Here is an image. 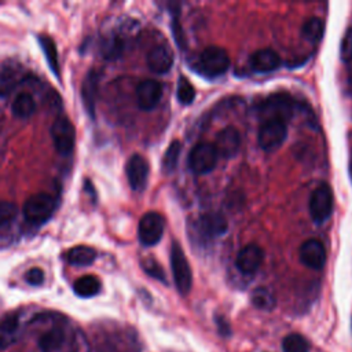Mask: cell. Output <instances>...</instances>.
<instances>
[{
	"label": "cell",
	"mask_w": 352,
	"mask_h": 352,
	"mask_svg": "<svg viewBox=\"0 0 352 352\" xmlns=\"http://www.w3.org/2000/svg\"><path fill=\"white\" fill-rule=\"evenodd\" d=\"M126 179L133 191L144 190L148 179V164L140 154H133L126 162Z\"/></svg>",
	"instance_id": "obj_11"
},
{
	"label": "cell",
	"mask_w": 352,
	"mask_h": 352,
	"mask_svg": "<svg viewBox=\"0 0 352 352\" xmlns=\"http://www.w3.org/2000/svg\"><path fill=\"white\" fill-rule=\"evenodd\" d=\"M51 139L55 150L62 155H69L76 143V129L66 117L56 118L51 125Z\"/></svg>",
	"instance_id": "obj_6"
},
{
	"label": "cell",
	"mask_w": 352,
	"mask_h": 352,
	"mask_svg": "<svg viewBox=\"0 0 352 352\" xmlns=\"http://www.w3.org/2000/svg\"><path fill=\"white\" fill-rule=\"evenodd\" d=\"M250 300H252V304L261 311H271L276 304L275 296L267 287L254 289L250 296Z\"/></svg>",
	"instance_id": "obj_24"
},
{
	"label": "cell",
	"mask_w": 352,
	"mask_h": 352,
	"mask_svg": "<svg viewBox=\"0 0 352 352\" xmlns=\"http://www.w3.org/2000/svg\"><path fill=\"white\" fill-rule=\"evenodd\" d=\"M198 69L208 77H219L230 67V56L226 50L220 47L205 48L198 58Z\"/></svg>",
	"instance_id": "obj_4"
},
{
	"label": "cell",
	"mask_w": 352,
	"mask_h": 352,
	"mask_svg": "<svg viewBox=\"0 0 352 352\" xmlns=\"http://www.w3.org/2000/svg\"><path fill=\"white\" fill-rule=\"evenodd\" d=\"M124 43L118 36H109L102 43V54L107 59H114L121 55Z\"/></svg>",
	"instance_id": "obj_30"
},
{
	"label": "cell",
	"mask_w": 352,
	"mask_h": 352,
	"mask_svg": "<svg viewBox=\"0 0 352 352\" xmlns=\"http://www.w3.org/2000/svg\"><path fill=\"white\" fill-rule=\"evenodd\" d=\"M263 258V249L254 243H250L239 250L235 264L239 272H242L243 275H252L260 268Z\"/></svg>",
	"instance_id": "obj_14"
},
{
	"label": "cell",
	"mask_w": 352,
	"mask_h": 352,
	"mask_svg": "<svg viewBox=\"0 0 352 352\" xmlns=\"http://www.w3.org/2000/svg\"><path fill=\"white\" fill-rule=\"evenodd\" d=\"M143 268H144V271H146L148 275H151V276H154V278H157V279L165 282L164 271L161 270V267H160L155 261H153V260L146 261V263L143 264Z\"/></svg>",
	"instance_id": "obj_34"
},
{
	"label": "cell",
	"mask_w": 352,
	"mask_h": 352,
	"mask_svg": "<svg viewBox=\"0 0 352 352\" xmlns=\"http://www.w3.org/2000/svg\"><path fill=\"white\" fill-rule=\"evenodd\" d=\"M180 151H182V143L179 140H173L168 148L165 150L164 153V157H162V172L165 175H169L175 170L176 165H177V161H179V155H180Z\"/></svg>",
	"instance_id": "obj_25"
},
{
	"label": "cell",
	"mask_w": 352,
	"mask_h": 352,
	"mask_svg": "<svg viewBox=\"0 0 352 352\" xmlns=\"http://www.w3.org/2000/svg\"><path fill=\"white\" fill-rule=\"evenodd\" d=\"M170 265L175 285L180 294L186 296L191 290L192 274L187 261V257L177 242H173L170 248Z\"/></svg>",
	"instance_id": "obj_3"
},
{
	"label": "cell",
	"mask_w": 352,
	"mask_h": 352,
	"mask_svg": "<svg viewBox=\"0 0 352 352\" xmlns=\"http://www.w3.org/2000/svg\"><path fill=\"white\" fill-rule=\"evenodd\" d=\"M164 227H165V221L160 213L148 212L143 214L138 227V235H139L140 243L144 246H153L158 243L162 238Z\"/></svg>",
	"instance_id": "obj_9"
},
{
	"label": "cell",
	"mask_w": 352,
	"mask_h": 352,
	"mask_svg": "<svg viewBox=\"0 0 352 352\" xmlns=\"http://www.w3.org/2000/svg\"><path fill=\"white\" fill-rule=\"evenodd\" d=\"M67 261L72 265H89L96 258V252L85 245L72 248L66 254Z\"/></svg>",
	"instance_id": "obj_22"
},
{
	"label": "cell",
	"mask_w": 352,
	"mask_h": 352,
	"mask_svg": "<svg viewBox=\"0 0 352 352\" xmlns=\"http://www.w3.org/2000/svg\"><path fill=\"white\" fill-rule=\"evenodd\" d=\"M38 41H40V45H41V48L44 51L45 59H47L52 73L56 77H59V62H58V52H56L55 43L48 36H40Z\"/></svg>",
	"instance_id": "obj_26"
},
{
	"label": "cell",
	"mask_w": 352,
	"mask_h": 352,
	"mask_svg": "<svg viewBox=\"0 0 352 352\" xmlns=\"http://www.w3.org/2000/svg\"><path fill=\"white\" fill-rule=\"evenodd\" d=\"M287 136L286 122L279 120L264 121L258 129L257 142L264 151H275L282 146Z\"/></svg>",
	"instance_id": "obj_5"
},
{
	"label": "cell",
	"mask_w": 352,
	"mask_h": 352,
	"mask_svg": "<svg viewBox=\"0 0 352 352\" xmlns=\"http://www.w3.org/2000/svg\"><path fill=\"white\" fill-rule=\"evenodd\" d=\"M162 98V85L157 80H143L136 87V100L142 110H153Z\"/></svg>",
	"instance_id": "obj_13"
},
{
	"label": "cell",
	"mask_w": 352,
	"mask_h": 352,
	"mask_svg": "<svg viewBox=\"0 0 352 352\" xmlns=\"http://www.w3.org/2000/svg\"><path fill=\"white\" fill-rule=\"evenodd\" d=\"M333 212V192L327 184H319L309 198V213L314 221L324 223Z\"/></svg>",
	"instance_id": "obj_8"
},
{
	"label": "cell",
	"mask_w": 352,
	"mask_h": 352,
	"mask_svg": "<svg viewBox=\"0 0 352 352\" xmlns=\"http://www.w3.org/2000/svg\"><path fill=\"white\" fill-rule=\"evenodd\" d=\"M19 329V318L16 314H8L0 319V349H6L15 342Z\"/></svg>",
	"instance_id": "obj_19"
},
{
	"label": "cell",
	"mask_w": 352,
	"mask_h": 352,
	"mask_svg": "<svg viewBox=\"0 0 352 352\" xmlns=\"http://www.w3.org/2000/svg\"><path fill=\"white\" fill-rule=\"evenodd\" d=\"M349 176H351V180H352V161L349 162Z\"/></svg>",
	"instance_id": "obj_36"
},
{
	"label": "cell",
	"mask_w": 352,
	"mask_h": 352,
	"mask_svg": "<svg viewBox=\"0 0 352 352\" xmlns=\"http://www.w3.org/2000/svg\"><path fill=\"white\" fill-rule=\"evenodd\" d=\"M227 220L220 213L201 214L194 223V231L201 239H213L227 231Z\"/></svg>",
	"instance_id": "obj_10"
},
{
	"label": "cell",
	"mask_w": 352,
	"mask_h": 352,
	"mask_svg": "<svg viewBox=\"0 0 352 352\" xmlns=\"http://www.w3.org/2000/svg\"><path fill=\"white\" fill-rule=\"evenodd\" d=\"M282 351L283 352H309V342L304 336L298 333H292L282 340Z\"/></svg>",
	"instance_id": "obj_27"
},
{
	"label": "cell",
	"mask_w": 352,
	"mask_h": 352,
	"mask_svg": "<svg viewBox=\"0 0 352 352\" xmlns=\"http://www.w3.org/2000/svg\"><path fill=\"white\" fill-rule=\"evenodd\" d=\"M217 153L210 143H198L188 154V166L198 175L209 173L217 164Z\"/></svg>",
	"instance_id": "obj_7"
},
{
	"label": "cell",
	"mask_w": 352,
	"mask_h": 352,
	"mask_svg": "<svg viewBox=\"0 0 352 352\" xmlns=\"http://www.w3.org/2000/svg\"><path fill=\"white\" fill-rule=\"evenodd\" d=\"M65 341V331L60 327H52L40 336L37 345L41 352H55L63 346Z\"/></svg>",
	"instance_id": "obj_20"
},
{
	"label": "cell",
	"mask_w": 352,
	"mask_h": 352,
	"mask_svg": "<svg viewBox=\"0 0 352 352\" xmlns=\"http://www.w3.org/2000/svg\"><path fill=\"white\" fill-rule=\"evenodd\" d=\"M25 280L32 286H40L44 282V272L40 268L33 267L25 274Z\"/></svg>",
	"instance_id": "obj_33"
},
{
	"label": "cell",
	"mask_w": 352,
	"mask_h": 352,
	"mask_svg": "<svg viewBox=\"0 0 352 352\" xmlns=\"http://www.w3.org/2000/svg\"><path fill=\"white\" fill-rule=\"evenodd\" d=\"M55 210V199L47 192H38L23 204V216L32 224L45 223Z\"/></svg>",
	"instance_id": "obj_2"
},
{
	"label": "cell",
	"mask_w": 352,
	"mask_h": 352,
	"mask_svg": "<svg viewBox=\"0 0 352 352\" xmlns=\"http://www.w3.org/2000/svg\"><path fill=\"white\" fill-rule=\"evenodd\" d=\"M297 109L296 100L283 92H278L274 95H270L260 106L258 111L264 121L270 120H279L286 122L294 116V111Z\"/></svg>",
	"instance_id": "obj_1"
},
{
	"label": "cell",
	"mask_w": 352,
	"mask_h": 352,
	"mask_svg": "<svg viewBox=\"0 0 352 352\" xmlns=\"http://www.w3.org/2000/svg\"><path fill=\"white\" fill-rule=\"evenodd\" d=\"M300 260L311 270H322L326 263L323 245L316 239H307L300 248Z\"/></svg>",
	"instance_id": "obj_15"
},
{
	"label": "cell",
	"mask_w": 352,
	"mask_h": 352,
	"mask_svg": "<svg viewBox=\"0 0 352 352\" xmlns=\"http://www.w3.org/2000/svg\"><path fill=\"white\" fill-rule=\"evenodd\" d=\"M98 82H99V77H98L96 72L89 70L82 81V85H81L82 103L92 118L95 117V100L98 96Z\"/></svg>",
	"instance_id": "obj_18"
},
{
	"label": "cell",
	"mask_w": 352,
	"mask_h": 352,
	"mask_svg": "<svg viewBox=\"0 0 352 352\" xmlns=\"http://www.w3.org/2000/svg\"><path fill=\"white\" fill-rule=\"evenodd\" d=\"M11 110L18 118H29L36 110V102L29 92H22L14 99Z\"/></svg>",
	"instance_id": "obj_21"
},
{
	"label": "cell",
	"mask_w": 352,
	"mask_h": 352,
	"mask_svg": "<svg viewBox=\"0 0 352 352\" xmlns=\"http://www.w3.org/2000/svg\"><path fill=\"white\" fill-rule=\"evenodd\" d=\"M250 66L254 72L270 73L280 66V58L275 51L270 48H263L253 52V55L250 56Z\"/></svg>",
	"instance_id": "obj_17"
},
{
	"label": "cell",
	"mask_w": 352,
	"mask_h": 352,
	"mask_svg": "<svg viewBox=\"0 0 352 352\" xmlns=\"http://www.w3.org/2000/svg\"><path fill=\"white\" fill-rule=\"evenodd\" d=\"M176 95H177V100L187 106L191 104L195 99V88L192 87V84L187 80V77L180 76L177 80V89H176Z\"/></svg>",
	"instance_id": "obj_29"
},
{
	"label": "cell",
	"mask_w": 352,
	"mask_h": 352,
	"mask_svg": "<svg viewBox=\"0 0 352 352\" xmlns=\"http://www.w3.org/2000/svg\"><path fill=\"white\" fill-rule=\"evenodd\" d=\"M74 293L80 297H92L95 294L99 293L100 290V282L96 276L94 275H84L81 278H78L76 282H74Z\"/></svg>",
	"instance_id": "obj_23"
},
{
	"label": "cell",
	"mask_w": 352,
	"mask_h": 352,
	"mask_svg": "<svg viewBox=\"0 0 352 352\" xmlns=\"http://www.w3.org/2000/svg\"><path fill=\"white\" fill-rule=\"evenodd\" d=\"M213 146L217 155L223 158H232L241 147V135L238 129L234 126H226L217 133Z\"/></svg>",
	"instance_id": "obj_12"
},
{
	"label": "cell",
	"mask_w": 352,
	"mask_h": 352,
	"mask_svg": "<svg viewBox=\"0 0 352 352\" xmlns=\"http://www.w3.org/2000/svg\"><path fill=\"white\" fill-rule=\"evenodd\" d=\"M340 54L344 60H352V28L348 29L342 37Z\"/></svg>",
	"instance_id": "obj_32"
},
{
	"label": "cell",
	"mask_w": 352,
	"mask_h": 352,
	"mask_svg": "<svg viewBox=\"0 0 352 352\" xmlns=\"http://www.w3.org/2000/svg\"><path fill=\"white\" fill-rule=\"evenodd\" d=\"M323 30H324V26H323L322 19L314 16V18L307 19V22L304 23V26H302V36L308 41L316 43V41H319L323 37Z\"/></svg>",
	"instance_id": "obj_28"
},
{
	"label": "cell",
	"mask_w": 352,
	"mask_h": 352,
	"mask_svg": "<svg viewBox=\"0 0 352 352\" xmlns=\"http://www.w3.org/2000/svg\"><path fill=\"white\" fill-rule=\"evenodd\" d=\"M216 323H217V329L220 331V334L223 336H228L230 334V326L227 323V320L221 316H216Z\"/></svg>",
	"instance_id": "obj_35"
},
{
	"label": "cell",
	"mask_w": 352,
	"mask_h": 352,
	"mask_svg": "<svg viewBox=\"0 0 352 352\" xmlns=\"http://www.w3.org/2000/svg\"><path fill=\"white\" fill-rule=\"evenodd\" d=\"M147 66L157 74L169 72L173 66V54L166 45H155L147 54Z\"/></svg>",
	"instance_id": "obj_16"
},
{
	"label": "cell",
	"mask_w": 352,
	"mask_h": 352,
	"mask_svg": "<svg viewBox=\"0 0 352 352\" xmlns=\"http://www.w3.org/2000/svg\"><path fill=\"white\" fill-rule=\"evenodd\" d=\"M16 205L10 201H0V227L10 223L16 214Z\"/></svg>",
	"instance_id": "obj_31"
}]
</instances>
